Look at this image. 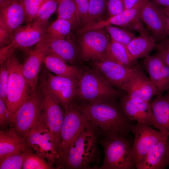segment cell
<instances>
[{
  "instance_id": "obj_1",
  "label": "cell",
  "mask_w": 169,
  "mask_h": 169,
  "mask_svg": "<svg viewBox=\"0 0 169 169\" xmlns=\"http://www.w3.org/2000/svg\"><path fill=\"white\" fill-rule=\"evenodd\" d=\"M74 103L105 138L127 137L131 131L132 121L115 101L89 103L75 100Z\"/></svg>"
},
{
  "instance_id": "obj_2",
  "label": "cell",
  "mask_w": 169,
  "mask_h": 169,
  "mask_svg": "<svg viewBox=\"0 0 169 169\" xmlns=\"http://www.w3.org/2000/svg\"><path fill=\"white\" fill-rule=\"evenodd\" d=\"M99 134L89 122L71 145L64 156L57 162L58 167L67 169H91L90 166L100 160L97 146Z\"/></svg>"
},
{
  "instance_id": "obj_3",
  "label": "cell",
  "mask_w": 169,
  "mask_h": 169,
  "mask_svg": "<svg viewBox=\"0 0 169 169\" xmlns=\"http://www.w3.org/2000/svg\"><path fill=\"white\" fill-rule=\"evenodd\" d=\"M81 69L75 100L89 103L115 101L124 94L115 88L97 70Z\"/></svg>"
},
{
  "instance_id": "obj_4",
  "label": "cell",
  "mask_w": 169,
  "mask_h": 169,
  "mask_svg": "<svg viewBox=\"0 0 169 169\" xmlns=\"http://www.w3.org/2000/svg\"><path fill=\"white\" fill-rule=\"evenodd\" d=\"M100 143L104 149V158L100 169H133L136 168L132 146L127 137L105 138Z\"/></svg>"
},
{
  "instance_id": "obj_5",
  "label": "cell",
  "mask_w": 169,
  "mask_h": 169,
  "mask_svg": "<svg viewBox=\"0 0 169 169\" xmlns=\"http://www.w3.org/2000/svg\"><path fill=\"white\" fill-rule=\"evenodd\" d=\"M27 143L36 154L53 166L57 162L60 145L42 120L39 119L24 136Z\"/></svg>"
},
{
  "instance_id": "obj_6",
  "label": "cell",
  "mask_w": 169,
  "mask_h": 169,
  "mask_svg": "<svg viewBox=\"0 0 169 169\" xmlns=\"http://www.w3.org/2000/svg\"><path fill=\"white\" fill-rule=\"evenodd\" d=\"M6 61L8 74L6 104L15 115L32 89L23 75L22 64L14 53Z\"/></svg>"
},
{
  "instance_id": "obj_7",
  "label": "cell",
  "mask_w": 169,
  "mask_h": 169,
  "mask_svg": "<svg viewBox=\"0 0 169 169\" xmlns=\"http://www.w3.org/2000/svg\"><path fill=\"white\" fill-rule=\"evenodd\" d=\"M78 79L57 75L48 71L43 64L38 83L55 99L63 110L75 99Z\"/></svg>"
},
{
  "instance_id": "obj_8",
  "label": "cell",
  "mask_w": 169,
  "mask_h": 169,
  "mask_svg": "<svg viewBox=\"0 0 169 169\" xmlns=\"http://www.w3.org/2000/svg\"><path fill=\"white\" fill-rule=\"evenodd\" d=\"M42 98L38 87L32 89L15 114L13 125L22 137L29 131L41 117Z\"/></svg>"
},
{
  "instance_id": "obj_9",
  "label": "cell",
  "mask_w": 169,
  "mask_h": 169,
  "mask_svg": "<svg viewBox=\"0 0 169 169\" xmlns=\"http://www.w3.org/2000/svg\"><path fill=\"white\" fill-rule=\"evenodd\" d=\"M64 118L61 130V143L57 161L65 155L77 136L89 123L86 116L73 101L64 110Z\"/></svg>"
},
{
  "instance_id": "obj_10",
  "label": "cell",
  "mask_w": 169,
  "mask_h": 169,
  "mask_svg": "<svg viewBox=\"0 0 169 169\" xmlns=\"http://www.w3.org/2000/svg\"><path fill=\"white\" fill-rule=\"evenodd\" d=\"M38 86L42 98L41 118L60 145V133L64 118V110L43 85L38 83Z\"/></svg>"
},
{
  "instance_id": "obj_11",
  "label": "cell",
  "mask_w": 169,
  "mask_h": 169,
  "mask_svg": "<svg viewBox=\"0 0 169 169\" xmlns=\"http://www.w3.org/2000/svg\"><path fill=\"white\" fill-rule=\"evenodd\" d=\"M131 131L134 135L132 153L136 168L152 148L168 137L151 126L138 123L133 125Z\"/></svg>"
},
{
  "instance_id": "obj_12",
  "label": "cell",
  "mask_w": 169,
  "mask_h": 169,
  "mask_svg": "<svg viewBox=\"0 0 169 169\" xmlns=\"http://www.w3.org/2000/svg\"><path fill=\"white\" fill-rule=\"evenodd\" d=\"M105 28L86 31L80 38V55L84 61L103 57L110 40Z\"/></svg>"
},
{
  "instance_id": "obj_13",
  "label": "cell",
  "mask_w": 169,
  "mask_h": 169,
  "mask_svg": "<svg viewBox=\"0 0 169 169\" xmlns=\"http://www.w3.org/2000/svg\"><path fill=\"white\" fill-rule=\"evenodd\" d=\"M91 66L111 85L119 89L141 70L138 65L134 68H129L104 58L92 61Z\"/></svg>"
},
{
  "instance_id": "obj_14",
  "label": "cell",
  "mask_w": 169,
  "mask_h": 169,
  "mask_svg": "<svg viewBox=\"0 0 169 169\" xmlns=\"http://www.w3.org/2000/svg\"><path fill=\"white\" fill-rule=\"evenodd\" d=\"M119 89L126 92L129 98L138 102L149 101L154 96L161 95L141 69Z\"/></svg>"
},
{
  "instance_id": "obj_15",
  "label": "cell",
  "mask_w": 169,
  "mask_h": 169,
  "mask_svg": "<svg viewBox=\"0 0 169 169\" xmlns=\"http://www.w3.org/2000/svg\"><path fill=\"white\" fill-rule=\"evenodd\" d=\"M48 46L46 41L41 40L29 52L27 57L22 64L23 75L31 89L37 87L44 58Z\"/></svg>"
},
{
  "instance_id": "obj_16",
  "label": "cell",
  "mask_w": 169,
  "mask_h": 169,
  "mask_svg": "<svg viewBox=\"0 0 169 169\" xmlns=\"http://www.w3.org/2000/svg\"><path fill=\"white\" fill-rule=\"evenodd\" d=\"M48 26L31 23L21 26L11 36L8 45L15 49H20L28 54V49L35 46L44 37Z\"/></svg>"
},
{
  "instance_id": "obj_17",
  "label": "cell",
  "mask_w": 169,
  "mask_h": 169,
  "mask_svg": "<svg viewBox=\"0 0 169 169\" xmlns=\"http://www.w3.org/2000/svg\"><path fill=\"white\" fill-rule=\"evenodd\" d=\"M120 98V107L130 120L157 128L149 101H136L129 98L127 94H123Z\"/></svg>"
},
{
  "instance_id": "obj_18",
  "label": "cell",
  "mask_w": 169,
  "mask_h": 169,
  "mask_svg": "<svg viewBox=\"0 0 169 169\" xmlns=\"http://www.w3.org/2000/svg\"><path fill=\"white\" fill-rule=\"evenodd\" d=\"M140 17L156 41H160L169 37V31L166 25L163 12L150 0L143 7Z\"/></svg>"
},
{
  "instance_id": "obj_19",
  "label": "cell",
  "mask_w": 169,
  "mask_h": 169,
  "mask_svg": "<svg viewBox=\"0 0 169 169\" xmlns=\"http://www.w3.org/2000/svg\"><path fill=\"white\" fill-rule=\"evenodd\" d=\"M143 65L150 79L162 95L169 89V67L158 53L145 58Z\"/></svg>"
},
{
  "instance_id": "obj_20",
  "label": "cell",
  "mask_w": 169,
  "mask_h": 169,
  "mask_svg": "<svg viewBox=\"0 0 169 169\" xmlns=\"http://www.w3.org/2000/svg\"><path fill=\"white\" fill-rule=\"evenodd\" d=\"M26 22L22 0H14L8 6L0 9V26L6 30L11 35Z\"/></svg>"
},
{
  "instance_id": "obj_21",
  "label": "cell",
  "mask_w": 169,
  "mask_h": 169,
  "mask_svg": "<svg viewBox=\"0 0 169 169\" xmlns=\"http://www.w3.org/2000/svg\"><path fill=\"white\" fill-rule=\"evenodd\" d=\"M169 165V137H166L148 152L138 169H162Z\"/></svg>"
},
{
  "instance_id": "obj_22",
  "label": "cell",
  "mask_w": 169,
  "mask_h": 169,
  "mask_svg": "<svg viewBox=\"0 0 169 169\" xmlns=\"http://www.w3.org/2000/svg\"><path fill=\"white\" fill-rule=\"evenodd\" d=\"M25 138L13 129L0 131V158L15 153L31 152Z\"/></svg>"
},
{
  "instance_id": "obj_23",
  "label": "cell",
  "mask_w": 169,
  "mask_h": 169,
  "mask_svg": "<svg viewBox=\"0 0 169 169\" xmlns=\"http://www.w3.org/2000/svg\"><path fill=\"white\" fill-rule=\"evenodd\" d=\"M43 64L49 71L58 76L78 79L81 69L74 65L67 64L47 50Z\"/></svg>"
},
{
  "instance_id": "obj_24",
  "label": "cell",
  "mask_w": 169,
  "mask_h": 169,
  "mask_svg": "<svg viewBox=\"0 0 169 169\" xmlns=\"http://www.w3.org/2000/svg\"><path fill=\"white\" fill-rule=\"evenodd\" d=\"M151 103L157 129L169 137V96H157Z\"/></svg>"
},
{
  "instance_id": "obj_25",
  "label": "cell",
  "mask_w": 169,
  "mask_h": 169,
  "mask_svg": "<svg viewBox=\"0 0 169 169\" xmlns=\"http://www.w3.org/2000/svg\"><path fill=\"white\" fill-rule=\"evenodd\" d=\"M156 42L154 38L146 32L134 38L126 47L131 58L137 60L149 56L155 47Z\"/></svg>"
},
{
  "instance_id": "obj_26",
  "label": "cell",
  "mask_w": 169,
  "mask_h": 169,
  "mask_svg": "<svg viewBox=\"0 0 169 169\" xmlns=\"http://www.w3.org/2000/svg\"><path fill=\"white\" fill-rule=\"evenodd\" d=\"M48 51L69 64L74 65L76 59L77 50L74 43L66 38L47 40Z\"/></svg>"
},
{
  "instance_id": "obj_27",
  "label": "cell",
  "mask_w": 169,
  "mask_h": 169,
  "mask_svg": "<svg viewBox=\"0 0 169 169\" xmlns=\"http://www.w3.org/2000/svg\"><path fill=\"white\" fill-rule=\"evenodd\" d=\"M103 58L129 68H134L137 65V60L131 58L126 46L111 39Z\"/></svg>"
},
{
  "instance_id": "obj_28",
  "label": "cell",
  "mask_w": 169,
  "mask_h": 169,
  "mask_svg": "<svg viewBox=\"0 0 169 169\" xmlns=\"http://www.w3.org/2000/svg\"><path fill=\"white\" fill-rule=\"evenodd\" d=\"M73 28L71 23L64 19L58 18L48 26L43 39L49 40L66 38Z\"/></svg>"
},
{
  "instance_id": "obj_29",
  "label": "cell",
  "mask_w": 169,
  "mask_h": 169,
  "mask_svg": "<svg viewBox=\"0 0 169 169\" xmlns=\"http://www.w3.org/2000/svg\"><path fill=\"white\" fill-rule=\"evenodd\" d=\"M56 10L58 18L68 21L73 28L80 26L74 0H59Z\"/></svg>"
},
{
  "instance_id": "obj_30",
  "label": "cell",
  "mask_w": 169,
  "mask_h": 169,
  "mask_svg": "<svg viewBox=\"0 0 169 169\" xmlns=\"http://www.w3.org/2000/svg\"><path fill=\"white\" fill-rule=\"evenodd\" d=\"M107 1L89 0L86 17L81 28L89 26L101 20V18L106 11Z\"/></svg>"
},
{
  "instance_id": "obj_31",
  "label": "cell",
  "mask_w": 169,
  "mask_h": 169,
  "mask_svg": "<svg viewBox=\"0 0 169 169\" xmlns=\"http://www.w3.org/2000/svg\"><path fill=\"white\" fill-rule=\"evenodd\" d=\"M59 0H47L41 6L31 23L37 26H47L48 21L57 10Z\"/></svg>"
},
{
  "instance_id": "obj_32",
  "label": "cell",
  "mask_w": 169,
  "mask_h": 169,
  "mask_svg": "<svg viewBox=\"0 0 169 169\" xmlns=\"http://www.w3.org/2000/svg\"><path fill=\"white\" fill-rule=\"evenodd\" d=\"M105 28L111 39L125 46L136 36L131 31L113 25H109Z\"/></svg>"
},
{
  "instance_id": "obj_33",
  "label": "cell",
  "mask_w": 169,
  "mask_h": 169,
  "mask_svg": "<svg viewBox=\"0 0 169 169\" xmlns=\"http://www.w3.org/2000/svg\"><path fill=\"white\" fill-rule=\"evenodd\" d=\"M54 167L46 160L37 154L31 152L26 154L22 169H52Z\"/></svg>"
},
{
  "instance_id": "obj_34",
  "label": "cell",
  "mask_w": 169,
  "mask_h": 169,
  "mask_svg": "<svg viewBox=\"0 0 169 169\" xmlns=\"http://www.w3.org/2000/svg\"><path fill=\"white\" fill-rule=\"evenodd\" d=\"M27 152L13 154L0 158V169H22Z\"/></svg>"
},
{
  "instance_id": "obj_35",
  "label": "cell",
  "mask_w": 169,
  "mask_h": 169,
  "mask_svg": "<svg viewBox=\"0 0 169 169\" xmlns=\"http://www.w3.org/2000/svg\"><path fill=\"white\" fill-rule=\"evenodd\" d=\"M47 0H22L27 24L31 23L43 4Z\"/></svg>"
},
{
  "instance_id": "obj_36",
  "label": "cell",
  "mask_w": 169,
  "mask_h": 169,
  "mask_svg": "<svg viewBox=\"0 0 169 169\" xmlns=\"http://www.w3.org/2000/svg\"><path fill=\"white\" fill-rule=\"evenodd\" d=\"M8 74L5 61L0 64V99L6 104Z\"/></svg>"
},
{
  "instance_id": "obj_37",
  "label": "cell",
  "mask_w": 169,
  "mask_h": 169,
  "mask_svg": "<svg viewBox=\"0 0 169 169\" xmlns=\"http://www.w3.org/2000/svg\"><path fill=\"white\" fill-rule=\"evenodd\" d=\"M15 115L8 108L6 104L0 99V125L4 127L8 124L13 125Z\"/></svg>"
},
{
  "instance_id": "obj_38",
  "label": "cell",
  "mask_w": 169,
  "mask_h": 169,
  "mask_svg": "<svg viewBox=\"0 0 169 169\" xmlns=\"http://www.w3.org/2000/svg\"><path fill=\"white\" fill-rule=\"evenodd\" d=\"M125 10L123 0H107L106 11L109 17L120 13Z\"/></svg>"
},
{
  "instance_id": "obj_39",
  "label": "cell",
  "mask_w": 169,
  "mask_h": 169,
  "mask_svg": "<svg viewBox=\"0 0 169 169\" xmlns=\"http://www.w3.org/2000/svg\"><path fill=\"white\" fill-rule=\"evenodd\" d=\"M155 48L157 50V53L169 67V37L160 41L157 44H156Z\"/></svg>"
},
{
  "instance_id": "obj_40",
  "label": "cell",
  "mask_w": 169,
  "mask_h": 169,
  "mask_svg": "<svg viewBox=\"0 0 169 169\" xmlns=\"http://www.w3.org/2000/svg\"><path fill=\"white\" fill-rule=\"evenodd\" d=\"M81 28L84 23L89 5V0H74Z\"/></svg>"
},
{
  "instance_id": "obj_41",
  "label": "cell",
  "mask_w": 169,
  "mask_h": 169,
  "mask_svg": "<svg viewBox=\"0 0 169 169\" xmlns=\"http://www.w3.org/2000/svg\"><path fill=\"white\" fill-rule=\"evenodd\" d=\"M131 31L137 32L140 34L146 32L141 17L139 18L130 23L126 27Z\"/></svg>"
},
{
  "instance_id": "obj_42",
  "label": "cell",
  "mask_w": 169,
  "mask_h": 169,
  "mask_svg": "<svg viewBox=\"0 0 169 169\" xmlns=\"http://www.w3.org/2000/svg\"><path fill=\"white\" fill-rule=\"evenodd\" d=\"M15 49L8 45L1 47L0 49V64L6 61L13 53Z\"/></svg>"
},
{
  "instance_id": "obj_43",
  "label": "cell",
  "mask_w": 169,
  "mask_h": 169,
  "mask_svg": "<svg viewBox=\"0 0 169 169\" xmlns=\"http://www.w3.org/2000/svg\"><path fill=\"white\" fill-rule=\"evenodd\" d=\"M11 35L4 28L0 26V47L9 44Z\"/></svg>"
},
{
  "instance_id": "obj_44",
  "label": "cell",
  "mask_w": 169,
  "mask_h": 169,
  "mask_svg": "<svg viewBox=\"0 0 169 169\" xmlns=\"http://www.w3.org/2000/svg\"><path fill=\"white\" fill-rule=\"evenodd\" d=\"M150 2L157 7H169V0H150Z\"/></svg>"
},
{
  "instance_id": "obj_45",
  "label": "cell",
  "mask_w": 169,
  "mask_h": 169,
  "mask_svg": "<svg viewBox=\"0 0 169 169\" xmlns=\"http://www.w3.org/2000/svg\"><path fill=\"white\" fill-rule=\"evenodd\" d=\"M140 0H123L125 9L131 8L136 5Z\"/></svg>"
},
{
  "instance_id": "obj_46",
  "label": "cell",
  "mask_w": 169,
  "mask_h": 169,
  "mask_svg": "<svg viewBox=\"0 0 169 169\" xmlns=\"http://www.w3.org/2000/svg\"><path fill=\"white\" fill-rule=\"evenodd\" d=\"M14 0H0V9H3L9 5Z\"/></svg>"
},
{
  "instance_id": "obj_47",
  "label": "cell",
  "mask_w": 169,
  "mask_h": 169,
  "mask_svg": "<svg viewBox=\"0 0 169 169\" xmlns=\"http://www.w3.org/2000/svg\"><path fill=\"white\" fill-rule=\"evenodd\" d=\"M163 13L166 25L169 31V15L165 14L164 13Z\"/></svg>"
},
{
  "instance_id": "obj_48",
  "label": "cell",
  "mask_w": 169,
  "mask_h": 169,
  "mask_svg": "<svg viewBox=\"0 0 169 169\" xmlns=\"http://www.w3.org/2000/svg\"><path fill=\"white\" fill-rule=\"evenodd\" d=\"M160 8L164 13L169 15V7H163Z\"/></svg>"
},
{
  "instance_id": "obj_49",
  "label": "cell",
  "mask_w": 169,
  "mask_h": 169,
  "mask_svg": "<svg viewBox=\"0 0 169 169\" xmlns=\"http://www.w3.org/2000/svg\"><path fill=\"white\" fill-rule=\"evenodd\" d=\"M167 95L169 96V89L167 90Z\"/></svg>"
}]
</instances>
